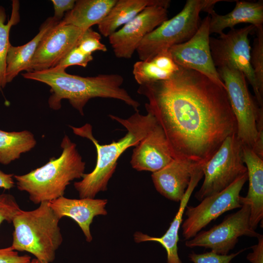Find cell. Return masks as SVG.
<instances>
[{"mask_svg": "<svg viewBox=\"0 0 263 263\" xmlns=\"http://www.w3.org/2000/svg\"><path fill=\"white\" fill-rule=\"evenodd\" d=\"M257 238V244L251 247L252 251L246 257L251 263H263V236L260 234Z\"/></svg>", "mask_w": 263, "mask_h": 263, "instance_id": "cell-34", "label": "cell"}, {"mask_svg": "<svg viewBox=\"0 0 263 263\" xmlns=\"http://www.w3.org/2000/svg\"><path fill=\"white\" fill-rule=\"evenodd\" d=\"M256 37L250 51V64L255 76L258 93L263 100V27L256 28Z\"/></svg>", "mask_w": 263, "mask_h": 263, "instance_id": "cell-27", "label": "cell"}, {"mask_svg": "<svg viewBox=\"0 0 263 263\" xmlns=\"http://www.w3.org/2000/svg\"><path fill=\"white\" fill-rule=\"evenodd\" d=\"M15 197L9 193L0 194V226L6 221L12 223L14 217L20 210Z\"/></svg>", "mask_w": 263, "mask_h": 263, "instance_id": "cell-31", "label": "cell"}, {"mask_svg": "<svg viewBox=\"0 0 263 263\" xmlns=\"http://www.w3.org/2000/svg\"><path fill=\"white\" fill-rule=\"evenodd\" d=\"M76 0H52L54 9L53 17L60 22L65 12L71 11L74 7Z\"/></svg>", "mask_w": 263, "mask_h": 263, "instance_id": "cell-33", "label": "cell"}, {"mask_svg": "<svg viewBox=\"0 0 263 263\" xmlns=\"http://www.w3.org/2000/svg\"><path fill=\"white\" fill-rule=\"evenodd\" d=\"M204 180L195 194L201 201L225 189L247 173L243 145L236 134L227 137L218 150L203 166Z\"/></svg>", "mask_w": 263, "mask_h": 263, "instance_id": "cell-8", "label": "cell"}, {"mask_svg": "<svg viewBox=\"0 0 263 263\" xmlns=\"http://www.w3.org/2000/svg\"><path fill=\"white\" fill-rule=\"evenodd\" d=\"M179 69L168 51L161 53L150 60H139L133 67L132 73L139 85L166 80Z\"/></svg>", "mask_w": 263, "mask_h": 263, "instance_id": "cell-24", "label": "cell"}, {"mask_svg": "<svg viewBox=\"0 0 263 263\" xmlns=\"http://www.w3.org/2000/svg\"><path fill=\"white\" fill-rule=\"evenodd\" d=\"M19 10V1L12 0L11 17L6 23V11L4 8L0 5V88L2 91L7 84L5 73L7 53L11 45L9 40L10 31L11 27L17 25L20 20Z\"/></svg>", "mask_w": 263, "mask_h": 263, "instance_id": "cell-26", "label": "cell"}, {"mask_svg": "<svg viewBox=\"0 0 263 263\" xmlns=\"http://www.w3.org/2000/svg\"><path fill=\"white\" fill-rule=\"evenodd\" d=\"M170 3L169 0H117L106 17L98 25V30L105 37H108L145 8L158 5L168 8Z\"/></svg>", "mask_w": 263, "mask_h": 263, "instance_id": "cell-21", "label": "cell"}, {"mask_svg": "<svg viewBox=\"0 0 263 263\" xmlns=\"http://www.w3.org/2000/svg\"><path fill=\"white\" fill-rule=\"evenodd\" d=\"M173 159L162 127L158 124L133 150L130 161L137 171H157Z\"/></svg>", "mask_w": 263, "mask_h": 263, "instance_id": "cell-15", "label": "cell"}, {"mask_svg": "<svg viewBox=\"0 0 263 263\" xmlns=\"http://www.w3.org/2000/svg\"><path fill=\"white\" fill-rule=\"evenodd\" d=\"M245 249L227 255H220L211 251L201 254L192 252L188 255V258L193 263H231L234 258Z\"/></svg>", "mask_w": 263, "mask_h": 263, "instance_id": "cell-30", "label": "cell"}, {"mask_svg": "<svg viewBox=\"0 0 263 263\" xmlns=\"http://www.w3.org/2000/svg\"><path fill=\"white\" fill-rule=\"evenodd\" d=\"M101 35L91 28L85 30L77 43V46L84 53L92 55L96 51L106 52L107 48L101 42Z\"/></svg>", "mask_w": 263, "mask_h": 263, "instance_id": "cell-28", "label": "cell"}, {"mask_svg": "<svg viewBox=\"0 0 263 263\" xmlns=\"http://www.w3.org/2000/svg\"><path fill=\"white\" fill-rule=\"evenodd\" d=\"M235 8L226 15L218 14L211 8L207 12L210 15L209 32L210 34L223 33L226 28L233 29L238 24L245 23L252 25L256 28L263 27V1L236 0Z\"/></svg>", "mask_w": 263, "mask_h": 263, "instance_id": "cell-20", "label": "cell"}, {"mask_svg": "<svg viewBox=\"0 0 263 263\" xmlns=\"http://www.w3.org/2000/svg\"><path fill=\"white\" fill-rule=\"evenodd\" d=\"M107 199H70L62 196L49 202V204L59 219L63 217L73 219L82 230L86 241L91 242L93 237L90 225L95 216L107 215Z\"/></svg>", "mask_w": 263, "mask_h": 263, "instance_id": "cell-17", "label": "cell"}, {"mask_svg": "<svg viewBox=\"0 0 263 263\" xmlns=\"http://www.w3.org/2000/svg\"><path fill=\"white\" fill-rule=\"evenodd\" d=\"M62 151L57 158L52 157L45 165L23 175H14L18 189L26 192L35 204L63 196L71 182L82 178L85 162L76 145L65 134L60 144Z\"/></svg>", "mask_w": 263, "mask_h": 263, "instance_id": "cell-4", "label": "cell"}, {"mask_svg": "<svg viewBox=\"0 0 263 263\" xmlns=\"http://www.w3.org/2000/svg\"><path fill=\"white\" fill-rule=\"evenodd\" d=\"M248 180L247 172L229 187L206 197L195 207L187 206V218L182 225V235L188 240L224 213L243 206L240 192Z\"/></svg>", "mask_w": 263, "mask_h": 263, "instance_id": "cell-10", "label": "cell"}, {"mask_svg": "<svg viewBox=\"0 0 263 263\" xmlns=\"http://www.w3.org/2000/svg\"><path fill=\"white\" fill-rule=\"evenodd\" d=\"M168 19V8L158 5L145 8L108 37L115 56L131 58L144 37Z\"/></svg>", "mask_w": 263, "mask_h": 263, "instance_id": "cell-13", "label": "cell"}, {"mask_svg": "<svg viewBox=\"0 0 263 263\" xmlns=\"http://www.w3.org/2000/svg\"><path fill=\"white\" fill-rule=\"evenodd\" d=\"M209 20L207 15L189 40L173 46L168 51L178 66L198 72L225 89L211 54Z\"/></svg>", "mask_w": 263, "mask_h": 263, "instance_id": "cell-12", "label": "cell"}, {"mask_svg": "<svg viewBox=\"0 0 263 263\" xmlns=\"http://www.w3.org/2000/svg\"><path fill=\"white\" fill-rule=\"evenodd\" d=\"M243 161L247 169L248 190L246 196H241L242 204L250 207V224L256 230L263 218V159L251 149L243 146Z\"/></svg>", "mask_w": 263, "mask_h": 263, "instance_id": "cell-18", "label": "cell"}, {"mask_svg": "<svg viewBox=\"0 0 263 263\" xmlns=\"http://www.w3.org/2000/svg\"><path fill=\"white\" fill-rule=\"evenodd\" d=\"M58 22L53 17H49L41 25L38 33L32 40L23 45H10L6 57L5 77L7 83L12 82L21 72H30L31 61L41 39Z\"/></svg>", "mask_w": 263, "mask_h": 263, "instance_id": "cell-22", "label": "cell"}, {"mask_svg": "<svg viewBox=\"0 0 263 263\" xmlns=\"http://www.w3.org/2000/svg\"><path fill=\"white\" fill-rule=\"evenodd\" d=\"M59 220L48 202L41 203L34 210L20 209L12 222L11 247L17 251L31 253L38 260L53 262L63 241Z\"/></svg>", "mask_w": 263, "mask_h": 263, "instance_id": "cell-5", "label": "cell"}, {"mask_svg": "<svg viewBox=\"0 0 263 263\" xmlns=\"http://www.w3.org/2000/svg\"><path fill=\"white\" fill-rule=\"evenodd\" d=\"M250 209L243 204L236 212L227 215L219 224L208 230L199 232L192 238L187 240L188 247H203L217 254L227 255L242 236L257 237L260 235L252 228L250 224Z\"/></svg>", "mask_w": 263, "mask_h": 263, "instance_id": "cell-11", "label": "cell"}, {"mask_svg": "<svg viewBox=\"0 0 263 263\" xmlns=\"http://www.w3.org/2000/svg\"><path fill=\"white\" fill-rule=\"evenodd\" d=\"M31 258L27 255H19L11 246L0 248V263H29Z\"/></svg>", "mask_w": 263, "mask_h": 263, "instance_id": "cell-32", "label": "cell"}, {"mask_svg": "<svg viewBox=\"0 0 263 263\" xmlns=\"http://www.w3.org/2000/svg\"><path fill=\"white\" fill-rule=\"evenodd\" d=\"M201 166L203 165L188 160L173 159L164 168L152 173L154 187L166 198L180 202L192 176Z\"/></svg>", "mask_w": 263, "mask_h": 263, "instance_id": "cell-16", "label": "cell"}, {"mask_svg": "<svg viewBox=\"0 0 263 263\" xmlns=\"http://www.w3.org/2000/svg\"><path fill=\"white\" fill-rule=\"evenodd\" d=\"M29 263H49L47 262L41 261L36 258L31 259Z\"/></svg>", "mask_w": 263, "mask_h": 263, "instance_id": "cell-36", "label": "cell"}, {"mask_svg": "<svg viewBox=\"0 0 263 263\" xmlns=\"http://www.w3.org/2000/svg\"><path fill=\"white\" fill-rule=\"evenodd\" d=\"M22 75L26 79L43 83L50 87L51 95L48 103L49 107L54 110H59L62 100L67 99L83 116L84 107L91 98L95 97L121 100L135 112L138 111L140 105L121 87L124 78L118 74H100L95 76L83 77L68 74L65 70L51 68L24 73Z\"/></svg>", "mask_w": 263, "mask_h": 263, "instance_id": "cell-2", "label": "cell"}, {"mask_svg": "<svg viewBox=\"0 0 263 263\" xmlns=\"http://www.w3.org/2000/svg\"><path fill=\"white\" fill-rule=\"evenodd\" d=\"M83 30L60 22L52 27L41 39L30 66V72L55 67L76 44Z\"/></svg>", "mask_w": 263, "mask_h": 263, "instance_id": "cell-14", "label": "cell"}, {"mask_svg": "<svg viewBox=\"0 0 263 263\" xmlns=\"http://www.w3.org/2000/svg\"><path fill=\"white\" fill-rule=\"evenodd\" d=\"M93 60L92 55L84 53L76 45L55 67L52 68L65 70L67 67L73 65L86 67L88 63Z\"/></svg>", "mask_w": 263, "mask_h": 263, "instance_id": "cell-29", "label": "cell"}, {"mask_svg": "<svg viewBox=\"0 0 263 263\" xmlns=\"http://www.w3.org/2000/svg\"><path fill=\"white\" fill-rule=\"evenodd\" d=\"M203 176V167L201 166L197 169L192 176L185 195L180 202L178 210L168 229L163 236L160 237H152L141 232H136L134 234L135 242L141 243L152 241L158 243L166 251L167 263H182L178 252L179 231L182 223L183 215L190 197Z\"/></svg>", "mask_w": 263, "mask_h": 263, "instance_id": "cell-19", "label": "cell"}, {"mask_svg": "<svg viewBox=\"0 0 263 263\" xmlns=\"http://www.w3.org/2000/svg\"><path fill=\"white\" fill-rule=\"evenodd\" d=\"M109 116L124 127L127 132L117 141L108 144L99 143L94 136L93 127L89 123L79 127L70 126L75 135L88 139L94 144L97 153L93 170L84 173L82 179L74 184L80 198L93 199L98 192L106 191L120 155L128 148L137 146L157 124L154 116L148 112L143 115L136 111L127 119L112 114Z\"/></svg>", "mask_w": 263, "mask_h": 263, "instance_id": "cell-3", "label": "cell"}, {"mask_svg": "<svg viewBox=\"0 0 263 263\" xmlns=\"http://www.w3.org/2000/svg\"><path fill=\"white\" fill-rule=\"evenodd\" d=\"M217 70L236 118L237 139L263 159V135L258 131V123L263 121V108L249 92L242 72L227 67L217 68Z\"/></svg>", "mask_w": 263, "mask_h": 263, "instance_id": "cell-6", "label": "cell"}, {"mask_svg": "<svg viewBox=\"0 0 263 263\" xmlns=\"http://www.w3.org/2000/svg\"><path fill=\"white\" fill-rule=\"evenodd\" d=\"M117 0H78L60 21L83 31L101 22Z\"/></svg>", "mask_w": 263, "mask_h": 263, "instance_id": "cell-23", "label": "cell"}, {"mask_svg": "<svg viewBox=\"0 0 263 263\" xmlns=\"http://www.w3.org/2000/svg\"><path fill=\"white\" fill-rule=\"evenodd\" d=\"M256 28L249 25L239 29H231L218 38H210L209 46L215 66L227 67L242 72L252 87L256 100L263 107V100L259 94L253 71L250 64L251 47L248 36Z\"/></svg>", "mask_w": 263, "mask_h": 263, "instance_id": "cell-9", "label": "cell"}, {"mask_svg": "<svg viewBox=\"0 0 263 263\" xmlns=\"http://www.w3.org/2000/svg\"><path fill=\"white\" fill-rule=\"evenodd\" d=\"M14 174L5 173L0 169V188L10 189L15 186Z\"/></svg>", "mask_w": 263, "mask_h": 263, "instance_id": "cell-35", "label": "cell"}, {"mask_svg": "<svg viewBox=\"0 0 263 263\" xmlns=\"http://www.w3.org/2000/svg\"><path fill=\"white\" fill-rule=\"evenodd\" d=\"M0 91L2 93V91H1V90L0 89Z\"/></svg>", "mask_w": 263, "mask_h": 263, "instance_id": "cell-37", "label": "cell"}, {"mask_svg": "<svg viewBox=\"0 0 263 263\" xmlns=\"http://www.w3.org/2000/svg\"><path fill=\"white\" fill-rule=\"evenodd\" d=\"M34 134L30 131L6 132L0 130V163L8 165L20 158L36 145Z\"/></svg>", "mask_w": 263, "mask_h": 263, "instance_id": "cell-25", "label": "cell"}, {"mask_svg": "<svg viewBox=\"0 0 263 263\" xmlns=\"http://www.w3.org/2000/svg\"><path fill=\"white\" fill-rule=\"evenodd\" d=\"M148 112L164 131L173 159L205 165L237 122L225 89L203 74L179 66L169 78L143 85Z\"/></svg>", "mask_w": 263, "mask_h": 263, "instance_id": "cell-1", "label": "cell"}, {"mask_svg": "<svg viewBox=\"0 0 263 263\" xmlns=\"http://www.w3.org/2000/svg\"><path fill=\"white\" fill-rule=\"evenodd\" d=\"M223 0H188L176 16L147 35L136 49L140 60H150L158 54L189 40L201 24L200 13L214 8Z\"/></svg>", "mask_w": 263, "mask_h": 263, "instance_id": "cell-7", "label": "cell"}]
</instances>
